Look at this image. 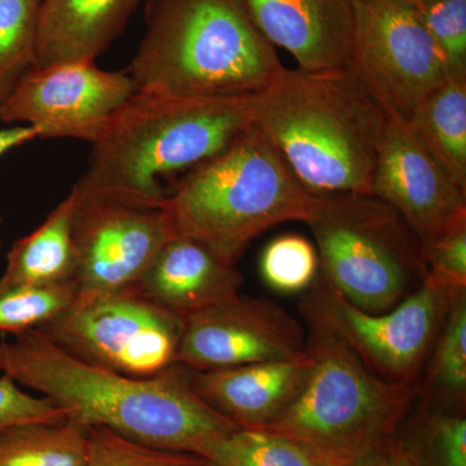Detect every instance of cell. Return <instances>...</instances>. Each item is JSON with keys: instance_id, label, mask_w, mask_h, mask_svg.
Returning a JSON list of instances; mask_svg holds the SVG:
<instances>
[{"instance_id": "cell-3", "label": "cell", "mask_w": 466, "mask_h": 466, "mask_svg": "<svg viewBox=\"0 0 466 466\" xmlns=\"http://www.w3.org/2000/svg\"><path fill=\"white\" fill-rule=\"evenodd\" d=\"M254 124V95L182 96L137 90L92 143L76 188L165 201V179L213 158Z\"/></svg>"}, {"instance_id": "cell-15", "label": "cell", "mask_w": 466, "mask_h": 466, "mask_svg": "<svg viewBox=\"0 0 466 466\" xmlns=\"http://www.w3.org/2000/svg\"><path fill=\"white\" fill-rule=\"evenodd\" d=\"M263 35L309 72L348 66L354 0H247Z\"/></svg>"}, {"instance_id": "cell-7", "label": "cell", "mask_w": 466, "mask_h": 466, "mask_svg": "<svg viewBox=\"0 0 466 466\" xmlns=\"http://www.w3.org/2000/svg\"><path fill=\"white\" fill-rule=\"evenodd\" d=\"M305 223L317 240L320 275L357 308L389 311L424 283L421 241L372 193H315Z\"/></svg>"}, {"instance_id": "cell-36", "label": "cell", "mask_w": 466, "mask_h": 466, "mask_svg": "<svg viewBox=\"0 0 466 466\" xmlns=\"http://www.w3.org/2000/svg\"><path fill=\"white\" fill-rule=\"evenodd\" d=\"M0 247H2V238H0Z\"/></svg>"}, {"instance_id": "cell-1", "label": "cell", "mask_w": 466, "mask_h": 466, "mask_svg": "<svg viewBox=\"0 0 466 466\" xmlns=\"http://www.w3.org/2000/svg\"><path fill=\"white\" fill-rule=\"evenodd\" d=\"M0 373L66 410L67 419L156 449L208 459L240 429L196 394L180 364L137 379L73 357L39 329L0 337Z\"/></svg>"}, {"instance_id": "cell-17", "label": "cell", "mask_w": 466, "mask_h": 466, "mask_svg": "<svg viewBox=\"0 0 466 466\" xmlns=\"http://www.w3.org/2000/svg\"><path fill=\"white\" fill-rule=\"evenodd\" d=\"M244 276L192 238L175 236L158 251L133 289L186 319L240 294Z\"/></svg>"}, {"instance_id": "cell-11", "label": "cell", "mask_w": 466, "mask_h": 466, "mask_svg": "<svg viewBox=\"0 0 466 466\" xmlns=\"http://www.w3.org/2000/svg\"><path fill=\"white\" fill-rule=\"evenodd\" d=\"M75 188L76 293L134 288L158 251L177 236L167 200L146 201Z\"/></svg>"}, {"instance_id": "cell-18", "label": "cell", "mask_w": 466, "mask_h": 466, "mask_svg": "<svg viewBox=\"0 0 466 466\" xmlns=\"http://www.w3.org/2000/svg\"><path fill=\"white\" fill-rule=\"evenodd\" d=\"M142 0H42L34 66L96 61Z\"/></svg>"}, {"instance_id": "cell-23", "label": "cell", "mask_w": 466, "mask_h": 466, "mask_svg": "<svg viewBox=\"0 0 466 466\" xmlns=\"http://www.w3.org/2000/svg\"><path fill=\"white\" fill-rule=\"evenodd\" d=\"M420 466H466L465 413L422 403L397 435Z\"/></svg>"}, {"instance_id": "cell-13", "label": "cell", "mask_w": 466, "mask_h": 466, "mask_svg": "<svg viewBox=\"0 0 466 466\" xmlns=\"http://www.w3.org/2000/svg\"><path fill=\"white\" fill-rule=\"evenodd\" d=\"M308 336L274 300L238 296L184 319L177 363L193 370L300 360Z\"/></svg>"}, {"instance_id": "cell-24", "label": "cell", "mask_w": 466, "mask_h": 466, "mask_svg": "<svg viewBox=\"0 0 466 466\" xmlns=\"http://www.w3.org/2000/svg\"><path fill=\"white\" fill-rule=\"evenodd\" d=\"M42 0H0V106L35 66Z\"/></svg>"}, {"instance_id": "cell-22", "label": "cell", "mask_w": 466, "mask_h": 466, "mask_svg": "<svg viewBox=\"0 0 466 466\" xmlns=\"http://www.w3.org/2000/svg\"><path fill=\"white\" fill-rule=\"evenodd\" d=\"M431 350L421 388L424 403L465 413L466 291L451 302Z\"/></svg>"}, {"instance_id": "cell-2", "label": "cell", "mask_w": 466, "mask_h": 466, "mask_svg": "<svg viewBox=\"0 0 466 466\" xmlns=\"http://www.w3.org/2000/svg\"><path fill=\"white\" fill-rule=\"evenodd\" d=\"M254 122L309 192H372L389 116L348 66L284 67L254 95Z\"/></svg>"}, {"instance_id": "cell-12", "label": "cell", "mask_w": 466, "mask_h": 466, "mask_svg": "<svg viewBox=\"0 0 466 466\" xmlns=\"http://www.w3.org/2000/svg\"><path fill=\"white\" fill-rule=\"evenodd\" d=\"M137 90L127 72L101 69L95 61L33 66L0 106V121L33 126L39 139L92 144Z\"/></svg>"}, {"instance_id": "cell-34", "label": "cell", "mask_w": 466, "mask_h": 466, "mask_svg": "<svg viewBox=\"0 0 466 466\" xmlns=\"http://www.w3.org/2000/svg\"><path fill=\"white\" fill-rule=\"evenodd\" d=\"M407 2L415 5V7H420V5H425V3L431 2V0H407Z\"/></svg>"}, {"instance_id": "cell-6", "label": "cell", "mask_w": 466, "mask_h": 466, "mask_svg": "<svg viewBox=\"0 0 466 466\" xmlns=\"http://www.w3.org/2000/svg\"><path fill=\"white\" fill-rule=\"evenodd\" d=\"M305 385L263 431L296 441L319 461L358 466L397 438L416 388L376 375L325 328L309 323Z\"/></svg>"}, {"instance_id": "cell-21", "label": "cell", "mask_w": 466, "mask_h": 466, "mask_svg": "<svg viewBox=\"0 0 466 466\" xmlns=\"http://www.w3.org/2000/svg\"><path fill=\"white\" fill-rule=\"evenodd\" d=\"M87 426L72 419L0 431V466H87Z\"/></svg>"}, {"instance_id": "cell-28", "label": "cell", "mask_w": 466, "mask_h": 466, "mask_svg": "<svg viewBox=\"0 0 466 466\" xmlns=\"http://www.w3.org/2000/svg\"><path fill=\"white\" fill-rule=\"evenodd\" d=\"M87 431L90 444L87 466H211L200 455L156 449L103 426H87Z\"/></svg>"}, {"instance_id": "cell-8", "label": "cell", "mask_w": 466, "mask_h": 466, "mask_svg": "<svg viewBox=\"0 0 466 466\" xmlns=\"http://www.w3.org/2000/svg\"><path fill=\"white\" fill-rule=\"evenodd\" d=\"M184 318L130 289L76 293L39 330L73 357L122 375L150 379L177 363Z\"/></svg>"}, {"instance_id": "cell-10", "label": "cell", "mask_w": 466, "mask_h": 466, "mask_svg": "<svg viewBox=\"0 0 466 466\" xmlns=\"http://www.w3.org/2000/svg\"><path fill=\"white\" fill-rule=\"evenodd\" d=\"M348 67L390 119L410 124L449 76L440 48L407 0H354Z\"/></svg>"}, {"instance_id": "cell-25", "label": "cell", "mask_w": 466, "mask_h": 466, "mask_svg": "<svg viewBox=\"0 0 466 466\" xmlns=\"http://www.w3.org/2000/svg\"><path fill=\"white\" fill-rule=\"evenodd\" d=\"M211 466H309L315 459L296 441L263 429H238L208 456Z\"/></svg>"}, {"instance_id": "cell-20", "label": "cell", "mask_w": 466, "mask_h": 466, "mask_svg": "<svg viewBox=\"0 0 466 466\" xmlns=\"http://www.w3.org/2000/svg\"><path fill=\"white\" fill-rule=\"evenodd\" d=\"M410 125L466 191V78L447 79L426 97Z\"/></svg>"}, {"instance_id": "cell-26", "label": "cell", "mask_w": 466, "mask_h": 466, "mask_svg": "<svg viewBox=\"0 0 466 466\" xmlns=\"http://www.w3.org/2000/svg\"><path fill=\"white\" fill-rule=\"evenodd\" d=\"M76 294L73 283L0 290V333L14 336L39 329L66 311Z\"/></svg>"}, {"instance_id": "cell-19", "label": "cell", "mask_w": 466, "mask_h": 466, "mask_svg": "<svg viewBox=\"0 0 466 466\" xmlns=\"http://www.w3.org/2000/svg\"><path fill=\"white\" fill-rule=\"evenodd\" d=\"M76 208V191L73 186L69 195L38 228L12 245L7 266L0 276V290L73 283Z\"/></svg>"}, {"instance_id": "cell-27", "label": "cell", "mask_w": 466, "mask_h": 466, "mask_svg": "<svg viewBox=\"0 0 466 466\" xmlns=\"http://www.w3.org/2000/svg\"><path fill=\"white\" fill-rule=\"evenodd\" d=\"M259 271L263 281L280 293L309 289L320 272L317 248L296 233L279 236L266 245Z\"/></svg>"}, {"instance_id": "cell-14", "label": "cell", "mask_w": 466, "mask_h": 466, "mask_svg": "<svg viewBox=\"0 0 466 466\" xmlns=\"http://www.w3.org/2000/svg\"><path fill=\"white\" fill-rule=\"evenodd\" d=\"M372 195L390 205L422 247L466 217V191L451 179L412 126L389 118Z\"/></svg>"}, {"instance_id": "cell-31", "label": "cell", "mask_w": 466, "mask_h": 466, "mask_svg": "<svg viewBox=\"0 0 466 466\" xmlns=\"http://www.w3.org/2000/svg\"><path fill=\"white\" fill-rule=\"evenodd\" d=\"M69 412L46 397L27 394L15 380L0 376V431L27 422L61 421Z\"/></svg>"}, {"instance_id": "cell-16", "label": "cell", "mask_w": 466, "mask_h": 466, "mask_svg": "<svg viewBox=\"0 0 466 466\" xmlns=\"http://www.w3.org/2000/svg\"><path fill=\"white\" fill-rule=\"evenodd\" d=\"M312 360L268 361L225 370L184 368L187 381L214 410L242 429H260L305 385Z\"/></svg>"}, {"instance_id": "cell-30", "label": "cell", "mask_w": 466, "mask_h": 466, "mask_svg": "<svg viewBox=\"0 0 466 466\" xmlns=\"http://www.w3.org/2000/svg\"><path fill=\"white\" fill-rule=\"evenodd\" d=\"M426 279L451 296L466 291V217L424 245Z\"/></svg>"}, {"instance_id": "cell-35", "label": "cell", "mask_w": 466, "mask_h": 466, "mask_svg": "<svg viewBox=\"0 0 466 466\" xmlns=\"http://www.w3.org/2000/svg\"><path fill=\"white\" fill-rule=\"evenodd\" d=\"M309 466H339V465H333V464H329V462L319 461V460H315V461L312 462V464Z\"/></svg>"}, {"instance_id": "cell-9", "label": "cell", "mask_w": 466, "mask_h": 466, "mask_svg": "<svg viewBox=\"0 0 466 466\" xmlns=\"http://www.w3.org/2000/svg\"><path fill=\"white\" fill-rule=\"evenodd\" d=\"M455 297L425 279L394 309L364 311L319 272L299 309L306 321L341 339L376 375L415 386Z\"/></svg>"}, {"instance_id": "cell-29", "label": "cell", "mask_w": 466, "mask_h": 466, "mask_svg": "<svg viewBox=\"0 0 466 466\" xmlns=\"http://www.w3.org/2000/svg\"><path fill=\"white\" fill-rule=\"evenodd\" d=\"M416 8L450 78H466V0H431Z\"/></svg>"}, {"instance_id": "cell-32", "label": "cell", "mask_w": 466, "mask_h": 466, "mask_svg": "<svg viewBox=\"0 0 466 466\" xmlns=\"http://www.w3.org/2000/svg\"><path fill=\"white\" fill-rule=\"evenodd\" d=\"M358 466H420L410 451L395 438L388 446L383 447L375 455Z\"/></svg>"}, {"instance_id": "cell-33", "label": "cell", "mask_w": 466, "mask_h": 466, "mask_svg": "<svg viewBox=\"0 0 466 466\" xmlns=\"http://www.w3.org/2000/svg\"><path fill=\"white\" fill-rule=\"evenodd\" d=\"M39 139V130L33 126H11L0 130V158L12 149L18 148L24 144ZM3 218L0 217V225Z\"/></svg>"}, {"instance_id": "cell-4", "label": "cell", "mask_w": 466, "mask_h": 466, "mask_svg": "<svg viewBox=\"0 0 466 466\" xmlns=\"http://www.w3.org/2000/svg\"><path fill=\"white\" fill-rule=\"evenodd\" d=\"M144 20L127 72L137 90L256 95L284 69L247 0H148Z\"/></svg>"}, {"instance_id": "cell-5", "label": "cell", "mask_w": 466, "mask_h": 466, "mask_svg": "<svg viewBox=\"0 0 466 466\" xmlns=\"http://www.w3.org/2000/svg\"><path fill=\"white\" fill-rule=\"evenodd\" d=\"M315 193L254 124L223 152L188 171L168 192L175 233L236 265L271 227L303 222Z\"/></svg>"}]
</instances>
